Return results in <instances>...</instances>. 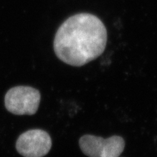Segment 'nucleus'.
Instances as JSON below:
<instances>
[{
    "label": "nucleus",
    "instance_id": "4",
    "mask_svg": "<svg viewBox=\"0 0 157 157\" xmlns=\"http://www.w3.org/2000/svg\"><path fill=\"white\" fill-rule=\"evenodd\" d=\"M52 147L50 135L42 129H30L20 135L16 142L17 152L24 157H43Z\"/></svg>",
    "mask_w": 157,
    "mask_h": 157
},
{
    "label": "nucleus",
    "instance_id": "3",
    "mask_svg": "<svg viewBox=\"0 0 157 157\" xmlns=\"http://www.w3.org/2000/svg\"><path fill=\"white\" fill-rule=\"evenodd\" d=\"M125 146L123 137L113 135L103 138L92 135H85L79 139L82 151L88 157H119Z\"/></svg>",
    "mask_w": 157,
    "mask_h": 157
},
{
    "label": "nucleus",
    "instance_id": "1",
    "mask_svg": "<svg viewBox=\"0 0 157 157\" xmlns=\"http://www.w3.org/2000/svg\"><path fill=\"white\" fill-rule=\"evenodd\" d=\"M107 38L106 28L99 17L78 13L58 28L53 42L55 53L65 63L79 67L103 54Z\"/></svg>",
    "mask_w": 157,
    "mask_h": 157
},
{
    "label": "nucleus",
    "instance_id": "2",
    "mask_svg": "<svg viewBox=\"0 0 157 157\" xmlns=\"http://www.w3.org/2000/svg\"><path fill=\"white\" fill-rule=\"evenodd\" d=\"M41 95L39 90L29 86L12 88L6 93L5 107L15 115H34L39 106Z\"/></svg>",
    "mask_w": 157,
    "mask_h": 157
}]
</instances>
